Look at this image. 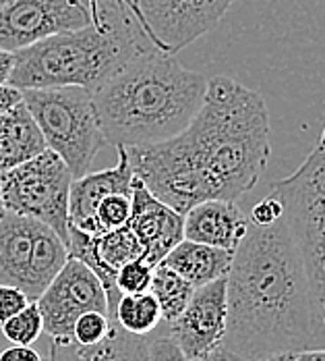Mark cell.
<instances>
[{"label": "cell", "instance_id": "25", "mask_svg": "<svg viewBox=\"0 0 325 361\" xmlns=\"http://www.w3.org/2000/svg\"><path fill=\"white\" fill-rule=\"evenodd\" d=\"M30 303L27 295L13 285H2L0 283V324L19 314L25 305Z\"/></svg>", "mask_w": 325, "mask_h": 361}, {"label": "cell", "instance_id": "23", "mask_svg": "<svg viewBox=\"0 0 325 361\" xmlns=\"http://www.w3.org/2000/svg\"><path fill=\"white\" fill-rule=\"evenodd\" d=\"M129 216H131V195L129 193H110L96 208V218L100 220V224L106 231L125 226L129 222Z\"/></svg>", "mask_w": 325, "mask_h": 361}, {"label": "cell", "instance_id": "4", "mask_svg": "<svg viewBox=\"0 0 325 361\" xmlns=\"http://www.w3.org/2000/svg\"><path fill=\"white\" fill-rule=\"evenodd\" d=\"M153 46L139 21L135 0H98L91 25L17 50L8 83L19 90L63 85L94 90L127 61Z\"/></svg>", "mask_w": 325, "mask_h": 361}, {"label": "cell", "instance_id": "36", "mask_svg": "<svg viewBox=\"0 0 325 361\" xmlns=\"http://www.w3.org/2000/svg\"><path fill=\"white\" fill-rule=\"evenodd\" d=\"M2 214H4V206H2V202H0V218H2Z\"/></svg>", "mask_w": 325, "mask_h": 361}, {"label": "cell", "instance_id": "5", "mask_svg": "<svg viewBox=\"0 0 325 361\" xmlns=\"http://www.w3.org/2000/svg\"><path fill=\"white\" fill-rule=\"evenodd\" d=\"M269 193L284 206L309 285L317 347H325V127L305 162L286 179L274 180Z\"/></svg>", "mask_w": 325, "mask_h": 361}, {"label": "cell", "instance_id": "11", "mask_svg": "<svg viewBox=\"0 0 325 361\" xmlns=\"http://www.w3.org/2000/svg\"><path fill=\"white\" fill-rule=\"evenodd\" d=\"M91 25L85 0H13L0 8V48L17 52L60 32Z\"/></svg>", "mask_w": 325, "mask_h": 361}, {"label": "cell", "instance_id": "29", "mask_svg": "<svg viewBox=\"0 0 325 361\" xmlns=\"http://www.w3.org/2000/svg\"><path fill=\"white\" fill-rule=\"evenodd\" d=\"M0 361H44L42 355L30 345H13L11 349L0 353Z\"/></svg>", "mask_w": 325, "mask_h": 361}, {"label": "cell", "instance_id": "33", "mask_svg": "<svg viewBox=\"0 0 325 361\" xmlns=\"http://www.w3.org/2000/svg\"><path fill=\"white\" fill-rule=\"evenodd\" d=\"M294 355H296V353H292V351H282V353H274V355H269L267 360H263V361H294Z\"/></svg>", "mask_w": 325, "mask_h": 361}, {"label": "cell", "instance_id": "27", "mask_svg": "<svg viewBox=\"0 0 325 361\" xmlns=\"http://www.w3.org/2000/svg\"><path fill=\"white\" fill-rule=\"evenodd\" d=\"M282 216H284V206H282V202H280L276 195L267 193L261 202L255 204L249 220H251L253 224H272V222H276L278 218Z\"/></svg>", "mask_w": 325, "mask_h": 361}, {"label": "cell", "instance_id": "15", "mask_svg": "<svg viewBox=\"0 0 325 361\" xmlns=\"http://www.w3.org/2000/svg\"><path fill=\"white\" fill-rule=\"evenodd\" d=\"M116 152H118L116 166L72 179L71 191H69V224H75L87 216H96L98 204L110 193L131 195L135 173L131 166L129 152L125 145H116Z\"/></svg>", "mask_w": 325, "mask_h": 361}, {"label": "cell", "instance_id": "28", "mask_svg": "<svg viewBox=\"0 0 325 361\" xmlns=\"http://www.w3.org/2000/svg\"><path fill=\"white\" fill-rule=\"evenodd\" d=\"M21 102H23V90L15 87L11 83H2L0 85V114L13 110Z\"/></svg>", "mask_w": 325, "mask_h": 361}, {"label": "cell", "instance_id": "19", "mask_svg": "<svg viewBox=\"0 0 325 361\" xmlns=\"http://www.w3.org/2000/svg\"><path fill=\"white\" fill-rule=\"evenodd\" d=\"M193 290H195V287L189 281H184L181 274L174 272L172 268L164 266L162 262L158 266H153L149 293L155 297L164 322H172L174 318L181 316L189 299L193 297Z\"/></svg>", "mask_w": 325, "mask_h": 361}, {"label": "cell", "instance_id": "21", "mask_svg": "<svg viewBox=\"0 0 325 361\" xmlns=\"http://www.w3.org/2000/svg\"><path fill=\"white\" fill-rule=\"evenodd\" d=\"M44 332V320L36 301H30L19 314L2 322V334L11 345H34Z\"/></svg>", "mask_w": 325, "mask_h": 361}, {"label": "cell", "instance_id": "10", "mask_svg": "<svg viewBox=\"0 0 325 361\" xmlns=\"http://www.w3.org/2000/svg\"><path fill=\"white\" fill-rule=\"evenodd\" d=\"M36 303L44 320V330L52 338H71L72 326L85 312H102L112 320L104 285L75 257L65 262Z\"/></svg>", "mask_w": 325, "mask_h": 361}, {"label": "cell", "instance_id": "9", "mask_svg": "<svg viewBox=\"0 0 325 361\" xmlns=\"http://www.w3.org/2000/svg\"><path fill=\"white\" fill-rule=\"evenodd\" d=\"M234 0H135L139 21L149 39L177 54L210 34Z\"/></svg>", "mask_w": 325, "mask_h": 361}, {"label": "cell", "instance_id": "1", "mask_svg": "<svg viewBox=\"0 0 325 361\" xmlns=\"http://www.w3.org/2000/svg\"><path fill=\"white\" fill-rule=\"evenodd\" d=\"M269 114L261 94L216 75L191 123L166 142L127 147L135 177L184 214L205 200L238 202L265 173Z\"/></svg>", "mask_w": 325, "mask_h": 361}, {"label": "cell", "instance_id": "14", "mask_svg": "<svg viewBox=\"0 0 325 361\" xmlns=\"http://www.w3.org/2000/svg\"><path fill=\"white\" fill-rule=\"evenodd\" d=\"M249 218L236 206V202L205 200L195 204L182 214V235L189 241L205 243L234 252L245 237Z\"/></svg>", "mask_w": 325, "mask_h": 361}, {"label": "cell", "instance_id": "18", "mask_svg": "<svg viewBox=\"0 0 325 361\" xmlns=\"http://www.w3.org/2000/svg\"><path fill=\"white\" fill-rule=\"evenodd\" d=\"M46 149L42 131L25 104L0 114V175Z\"/></svg>", "mask_w": 325, "mask_h": 361}, {"label": "cell", "instance_id": "16", "mask_svg": "<svg viewBox=\"0 0 325 361\" xmlns=\"http://www.w3.org/2000/svg\"><path fill=\"white\" fill-rule=\"evenodd\" d=\"M50 361H147L144 336L127 332L112 320L108 334L96 345H79L72 338H52Z\"/></svg>", "mask_w": 325, "mask_h": 361}, {"label": "cell", "instance_id": "12", "mask_svg": "<svg viewBox=\"0 0 325 361\" xmlns=\"http://www.w3.org/2000/svg\"><path fill=\"white\" fill-rule=\"evenodd\" d=\"M226 322V276H222L193 290L181 316L170 322V336L189 360H195L224 341Z\"/></svg>", "mask_w": 325, "mask_h": 361}, {"label": "cell", "instance_id": "2", "mask_svg": "<svg viewBox=\"0 0 325 361\" xmlns=\"http://www.w3.org/2000/svg\"><path fill=\"white\" fill-rule=\"evenodd\" d=\"M226 301L224 343L245 361L317 347L309 285L286 218L249 220L226 274Z\"/></svg>", "mask_w": 325, "mask_h": 361}, {"label": "cell", "instance_id": "22", "mask_svg": "<svg viewBox=\"0 0 325 361\" xmlns=\"http://www.w3.org/2000/svg\"><path fill=\"white\" fill-rule=\"evenodd\" d=\"M151 274H153V266H149L144 257H137L116 270L114 283H116V289L120 290V295L145 293V290H149Z\"/></svg>", "mask_w": 325, "mask_h": 361}, {"label": "cell", "instance_id": "32", "mask_svg": "<svg viewBox=\"0 0 325 361\" xmlns=\"http://www.w3.org/2000/svg\"><path fill=\"white\" fill-rule=\"evenodd\" d=\"M294 361H325V347L302 349L294 355Z\"/></svg>", "mask_w": 325, "mask_h": 361}, {"label": "cell", "instance_id": "35", "mask_svg": "<svg viewBox=\"0 0 325 361\" xmlns=\"http://www.w3.org/2000/svg\"><path fill=\"white\" fill-rule=\"evenodd\" d=\"M8 2H13V0H0V8H2V6H6Z\"/></svg>", "mask_w": 325, "mask_h": 361}, {"label": "cell", "instance_id": "7", "mask_svg": "<svg viewBox=\"0 0 325 361\" xmlns=\"http://www.w3.org/2000/svg\"><path fill=\"white\" fill-rule=\"evenodd\" d=\"M69 259L67 243L46 222L4 210L0 218V283L21 289L30 301L52 283Z\"/></svg>", "mask_w": 325, "mask_h": 361}, {"label": "cell", "instance_id": "34", "mask_svg": "<svg viewBox=\"0 0 325 361\" xmlns=\"http://www.w3.org/2000/svg\"><path fill=\"white\" fill-rule=\"evenodd\" d=\"M85 2H87V6H89V13H91V11L96 8V4H98V0H85Z\"/></svg>", "mask_w": 325, "mask_h": 361}, {"label": "cell", "instance_id": "8", "mask_svg": "<svg viewBox=\"0 0 325 361\" xmlns=\"http://www.w3.org/2000/svg\"><path fill=\"white\" fill-rule=\"evenodd\" d=\"M71 183L65 160L46 147L32 160L0 175V202L8 212L46 222L67 243Z\"/></svg>", "mask_w": 325, "mask_h": 361}, {"label": "cell", "instance_id": "31", "mask_svg": "<svg viewBox=\"0 0 325 361\" xmlns=\"http://www.w3.org/2000/svg\"><path fill=\"white\" fill-rule=\"evenodd\" d=\"M13 67H15V52L0 48V85L2 83H8Z\"/></svg>", "mask_w": 325, "mask_h": 361}, {"label": "cell", "instance_id": "13", "mask_svg": "<svg viewBox=\"0 0 325 361\" xmlns=\"http://www.w3.org/2000/svg\"><path fill=\"white\" fill-rule=\"evenodd\" d=\"M127 224L141 241L144 259L149 266H158L166 253L184 239L182 214L160 202L139 177H133L131 216Z\"/></svg>", "mask_w": 325, "mask_h": 361}, {"label": "cell", "instance_id": "20", "mask_svg": "<svg viewBox=\"0 0 325 361\" xmlns=\"http://www.w3.org/2000/svg\"><path fill=\"white\" fill-rule=\"evenodd\" d=\"M114 320L127 332L145 336L162 322V312L155 297L145 293H125L114 307Z\"/></svg>", "mask_w": 325, "mask_h": 361}, {"label": "cell", "instance_id": "37", "mask_svg": "<svg viewBox=\"0 0 325 361\" xmlns=\"http://www.w3.org/2000/svg\"><path fill=\"white\" fill-rule=\"evenodd\" d=\"M46 361H50V360H46Z\"/></svg>", "mask_w": 325, "mask_h": 361}, {"label": "cell", "instance_id": "24", "mask_svg": "<svg viewBox=\"0 0 325 361\" xmlns=\"http://www.w3.org/2000/svg\"><path fill=\"white\" fill-rule=\"evenodd\" d=\"M112 320L102 312H85L77 318V322L72 326L71 338L79 345H96L108 334Z\"/></svg>", "mask_w": 325, "mask_h": 361}, {"label": "cell", "instance_id": "17", "mask_svg": "<svg viewBox=\"0 0 325 361\" xmlns=\"http://www.w3.org/2000/svg\"><path fill=\"white\" fill-rule=\"evenodd\" d=\"M232 257L234 252L182 239L181 243H177L166 253L162 264L179 272L184 281H189L197 289L226 276L232 266Z\"/></svg>", "mask_w": 325, "mask_h": 361}, {"label": "cell", "instance_id": "6", "mask_svg": "<svg viewBox=\"0 0 325 361\" xmlns=\"http://www.w3.org/2000/svg\"><path fill=\"white\" fill-rule=\"evenodd\" d=\"M23 104L39 127L46 147L65 160L72 179L87 175L106 145L91 92L79 85L23 90Z\"/></svg>", "mask_w": 325, "mask_h": 361}, {"label": "cell", "instance_id": "30", "mask_svg": "<svg viewBox=\"0 0 325 361\" xmlns=\"http://www.w3.org/2000/svg\"><path fill=\"white\" fill-rule=\"evenodd\" d=\"M191 361H245L238 353H234L224 341L216 345L214 349H210L208 353H203V355H199V357H195V360Z\"/></svg>", "mask_w": 325, "mask_h": 361}, {"label": "cell", "instance_id": "26", "mask_svg": "<svg viewBox=\"0 0 325 361\" xmlns=\"http://www.w3.org/2000/svg\"><path fill=\"white\" fill-rule=\"evenodd\" d=\"M147 361H191L172 336H158L153 343H147Z\"/></svg>", "mask_w": 325, "mask_h": 361}, {"label": "cell", "instance_id": "3", "mask_svg": "<svg viewBox=\"0 0 325 361\" xmlns=\"http://www.w3.org/2000/svg\"><path fill=\"white\" fill-rule=\"evenodd\" d=\"M208 79L158 46L127 61L91 92L106 145H149L181 133L197 114Z\"/></svg>", "mask_w": 325, "mask_h": 361}]
</instances>
